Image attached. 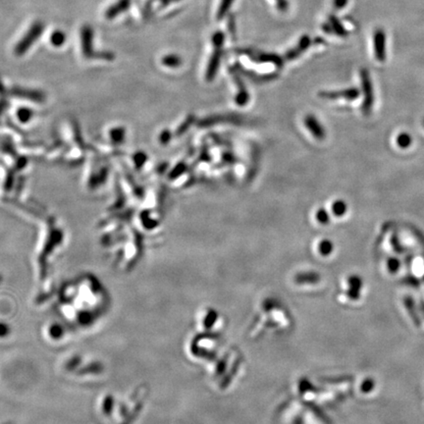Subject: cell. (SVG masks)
I'll return each instance as SVG.
<instances>
[{
    "label": "cell",
    "instance_id": "6da1fadb",
    "mask_svg": "<svg viewBox=\"0 0 424 424\" xmlns=\"http://www.w3.org/2000/svg\"><path fill=\"white\" fill-rule=\"evenodd\" d=\"M360 82L362 86V92L364 94V100L361 106V110L364 115H369L374 105V93L373 86L370 80V75L366 69L360 71Z\"/></svg>",
    "mask_w": 424,
    "mask_h": 424
},
{
    "label": "cell",
    "instance_id": "7a4b0ae2",
    "mask_svg": "<svg viewBox=\"0 0 424 424\" xmlns=\"http://www.w3.org/2000/svg\"><path fill=\"white\" fill-rule=\"evenodd\" d=\"M43 30H44V24L42 22L38 21L34 23L33 26H31V28L27 32V34L21 38V40L17 44L15 48V52L19 55L25 53L31 47V45L35 43V40L41 35Z\"/></svg>",
    "mask_w": 424,
    "mask_h": 424
},
{
    "label": "cell",
    "instance_id": "3957f363",
    "mask_svg": "<svg viewBox=\"0 0 424 424\" xmlns=\"http://www.w3.org/2000/svg\"><path fill=\"white\" fill-rule=\"evenodd\" d=\"M375 57L378 61L386 60V34L382 29H377L373 35Z\"/></svg>",
    "mask_w": 424,
    "mask_h": 424
},
{
    "label": "cell",
    "instance_id": "277c9868",
    "mask_svg": "<svg viewBox=\"0 0 424 424\" xmlns=\"http://www.w3.org/2000/svg\"><path fill=\"white\" fill-rule=\"evenodd\" d=\"M323 99H345L347 101H353L359 97V91L355 88H351L342 91H333V92H323L319 95Z\"/></svg>",
    "mask_w": 424,
    "mask_h": 424
},
{
    "label": "cell",
    "instance_id": "5b68a950",
    "mask_svg": "<svg viewBox=\"0 0 424 424\" xmlns=\"http://www.w3.org/2000/svg\"><path fill=\"white\" fill-rule=\"evenodd\" d=\"M305 125H306V127L309 129V131L312 133V135L316 139L321 141V140H323L325 138V136H326L325 129L320 124V122L318 121L316 116H314V115H308V116H306V118H305Z\"/></svg>",
    "mask_w": 424,
    "mask_h": 424
},
{
    "label": "cell",
    "instance_id": "8992f818",
    "mask_svg": "<svg viewBox=\"0 0 424 424\" xmlns=\"http://www.w3.org/2000/svg\"><path fill=\"white\" fill-rule=\"evenodd\" d=\"M311 43H312V40H311V37L309 36V35H304V36H302L301 37V39H300V41H299V44L295 47V48H293V49H291V50H289L287 53H286V58L288 59V60H293V59H295V58H297L298 56H300L305 50H307L308 49V47L311 45Z\"/></svg>",
    "mask_w": 424,
    "mask_h": 424
},
{
    "label": "cell",
    "instance_id": "52a82bcc",
    "mask_svg": "<svg viewBox=\"0 0 424 424\" xmlns=\"http://www.w3.org/2000/svg\"><path fill=\"white\" fill-rule=\"evenodd\" d=\"M221 57H222V48H215L208 66V71H207L208 81H212L213 78L215 77L217 70L219 68Z\"/></svg>",
    "mask_w": 424,
    "mask_h": 424
},
{
    "label": "cell",
    "instance_id": "ba28073f",
    "mask_svg": "<svg viewBox=\"0 0 424 424\" xmlns=\"http://www.w3.org/2000/svg\"><path fill=\"white\" fill-rule=\"evenodd\" d=\"M81 38H82V46H83L84 53L89 56V54L91 53V50H92L93 38H94V31L89 25H86L82 28Z\"/></svg>",
    "mask_w": 424,
    "mask_h": 424
},
{
    "label": "cell",
    "instance_id": "9c48e42d",
    "mask_svg": "<svg viewBox=\"0 0 424 424\" xmlns=\"http://www.w3.org/2000/svg\"><path fill=\"white\" fill-rule=\"evenodd\" d=\"M130 3H131V0H119L106 11V18L113 19L117 17V15L121 14L123 11L128 9V7L130 6Z\"/></svg>",
    "mask_w": 424,
    "mask_h": 424
},
{
    "label": "cell",
    "instance_id": "30bf717a",
    "mask_svg": "<svg viewBox=\"0 0 424 424\" xmlns=\"http://www.w3.org/2000/svg\"><path fill=\"white\" fill-rule=\"evenodd\" d=\"M329 22H330V25L332 26L335 34H337L339 36H343V37L348 35V32H347L346 28L342 25L340 20L337 19V17L335 15H330Z\"/></svg>",
    "mask_w": 424,
    "mask_h": 424
},
{
    "label": "cell",
    "instance_id": "8fae6325",
    "mask_svg": "<svg viewBox=\"0 0 424 424\" xmlns=\"http://www.w3.org/2000/svg\"><path fill=\"white\" fill-rule=\"evenodd\" d=\"M256 60L259 61V62H271L278 67H282L283 66L282 58L278 55H275V54H265V53L259 54V55H257Z\"/></svg>",
    "mask_w": 424,
    "mask_h": 424
},
{
    "label": "cell",
    "instance_id": "7c38bea8",
    "mask_svg": "<svg viewBox=\"0 0 424 424\" xmlns=\"http://www.w3.org/2000/svg\"><path fill=\"white\" fill-rule=\"evenodd\" d=\"M234 0H221V3L219 5L218 11H217V20L220 21L224 19V17L227 15L229 9L231 8Z\"/></svg>",
    "mask_w": 424,
    "mask_h": 424
},
{
    "label": "cell",
    "instance_id": "4fadbf2b",
    "mask_svg": "<svg viewBox=\"0 0 424 424\" xmlns=\"http://www.w3.org/2000/svg\"><path fill=\"white\" fill-rule=\"evenodd\" d=\"M181 63L182 59L176 54H169L162 59V64L171 68H176L181 65Z\"/></svg>",
    "mask_w": 424,
    "mask_h": 424
},
{
    "label": "cell",
    "instance_id": "5bb4252c",
    "mask_svg": "<svg viewBox=\"0 0 424 424\" xmlns=\"http://www.w3.org/2000/svg\"><path fill=\"white\" fill-rule=\"evenodd\" d=\"M413 143V138L408 133H402L397 137V144L401 148H408Z\"/></svg>",
    "mask_w": 424,
    "mask_h": 424
},
{
    "label": "cell",
    "instance_id": "9a60e30c",
    "mask_svg": "<svg viewBox=\"0 0 424 424\" xmlns=\"http://www.w3.org/2000/svg\"><path fill=\"white\" fill-rule=\"evenodd\" d=\"M347 210H348L347 204L341 200L336 201L332 206V212L336 216H343L347 212Z\"/></svg>",
    "mask_w": 424,
    "mask_h": 424
},
{
    "label": "cell",
    "instance_id": "2e32d148",
    "mask_svg": "<svg viewBox=\"0 0 424 424\" xmlns=\"http://www.w3.org/2000/svg\"><path fill=\"white\" fill-rule=\"evenodd\" d=\"M318 250H319V253L321 255H324V256L329 255L332 252V250H333V244H332V242L329 241V240H323V241H321L319 243V246H318Z\"/></svg>",
    "mask_w": 424,
    "mask_h": 424
},
{
    "label": "cell",
    "instance_id": "e0dca14e",
    "mask_svg": "<svg viewBox=\"0 0 424 424\" xmlns=\"http://www.w3.org/2000/svg\"><path fill=\"white\" fill-rule=\"evenodd\" d=\"M51 42L53 45L55 46H61L62 44H64L65 40H66V35L61 32V31H55L52 35H51Z\"/></svg>",
    "mask_w": 424,
    "mask_h": 424
},
{
    "label": "cell",
    "instance_id": "ac0fdd59",
    "mask_svg": "<svg viewBox=\"0 0 424 424\" xmlns=\"http://www.w3.org/2000/svg\"><path fill=\"white\" fill-rule=\"evenodd\" d=\"M225 41V35L221 31H217L212 35V43L215 48H222Z\"/></svg>",
    "mask_w": 424,
    "mask_h": 424
},
{
    "label": "cell",
    "instance_id": "d6986e66",
    "mask_svg": "<svg viewBox=\"0 0 424 424\" xmlns=\"http://www.w3.org/2000/svg\"><path fill=\"white\" fill-rule=\"evenodd\" d=\"M317 218H318V222L320 224H323V225L328 224L329 221H330V216H329L327 211L324 210V209H320L318 211V213H317Z\"/></svg>",
    "mask_w": 424,
    "mask_h": 424
},
{
    "label": "cell",
    "instance_id": "ffe728a7",
    "mask_svg": "<svg viewBox=\"0 0 424 424\" xmlns=\"http://www.w3.org/2000/svg\"><path fill=\"white\" fill-rule=\"evenodd\" d=\"M348 4V0H333V6L336 10L343 9Z\"/></svg>",
    "mask_w": 424,
    "mask_h": 424
},
{
    "label": "cell",
    "instance_id": "44dd1931",
    "mask_svg": "<svg viewBox=\"0 0 424 424\" xmlns=\"http://www.w3.org/2000/svg\"><path fill=\"white\" fill-rule=\"evenodd\" d=\"M277 7L280 11H286L288 8V1L287 0H277Z\"/></svg>",
    "mask_w": 424,
    "mask_h": 424
},
{
    "label": "cell",
    "instance_id": "7402d4cb",
    "mask_svg": "<svg viewBox=\"0 0 424 424\" xmlns=\"http://www.w3.org/2000/svg\"><path fill=\"white\" fill-rule=\"evenodd\" d=\"M322 29L324 30V32L325 33H327V34H332L334 31H333V28H332V26L329 24V23H325L323 26H322Z\"/></svg>",
    "mask_w": 424,
    "mask_h": 424
},
{
    "label": "cell",
    "instance_id": "603a6c76",
    "mask_svg": "<svg viewBox=\"0 0 424 424\" xmlns=\"http://www.w3.org/2000/svg\"><path fill=\"white\" fill-rule=\"evenodd\" d=\"M230 24H231V25H229V29H230L231 33H234V31H235V24H234V22H233V18H231Z\"/></svg>",
    "mask_w": 424,
    "mask_h": 424
},
{
    "label": "cell",
    "instance_id": "cb8c5ba5",
    "mask_svg": "<svg viewBox=\"0 0 424 424\" xmlns=\"http://www.w3.org/2000/svg\"></svg>",
    "mask_w": 424,
    "mask_h": 424
}]
</instances>
